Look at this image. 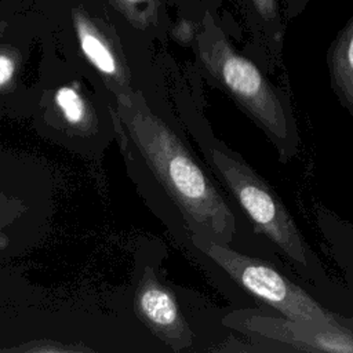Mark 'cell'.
I'll list each match as a JSON object with an SVG mask.
<instances>
[{"instance_id": "6da1fadb", "label": "cell", "mask_w": 353, "mask_h": 353, "mask_svg": "<svg viewBox=\"0 0 353 353\" xmlns=\"http://www.w3.org/2000/svg\"><path fill=\"white\" fill-rule=\"evenodd\" d=\"M116 119L183 216L190 236L230 244L236 216L182 139L141 92L116 94Z\"/></svg>"}, {"instance_id": "7a4b0ae2", "label": "cell", "mask_w": 353, "mask_h": 353, "mask_svg": "<svg viewBox=\"0 0 353 353\" xmlns=\"http://www.w3.org/2000/svg\"><path fill=\"white\" fill-rule=\"evenodd\" d=\"M197 54L207 76L262 131L279 161L287 164L299 156L302 139L288 90L239 54L210 18L197 36Z\"/></svg>"}, {"instance_id": "3957f363", "label": "cell", "mask_w": 353, "mask_h": 353, "mask_svg": "<svg viewBox=\"0 0 353 353\" xmlns=\"http://www.w3.org/2000/svg\"><path fill=\"white\" fill-rule=\"evenodd\" d=\"M208 164L248 216L255 232L303 268L312 266L313 252L288 208L273 186L239 153L212 135L203 141Z\"/></svg>"}, {"instance_id": "277c9868", "label": "cell", "mask_w": 353, "mask_h": 353, "mask_svg": "<svg viewBox=\"0 0 353 353\" xmlns=\"http://www.w3.org/2000/svg\"><path fill=\"white\" fill-rule=\"evenodd\" d=\"M193 245L214 261L241 288L292 320L319 324L336 323V314L325 310L306 291L283 276L269 262L239 252L230 244L190 236Z\"/></svg>"}, {"instance_id": "5b68a950", "label": "cell", "mask_w": 353, "mask_h": 353, "mask_svg": "<svg viewBox=\"0 0 353 353\" xmlns=\"http://www.w3.org/2000/svg\"><path fill=\"white\" fill-rule=\"evenodd\" d=\"M222 324L255 339L256 343H266L270 350H274L270 343H276L279 350L353 353V332L339 320L319 324L241 309L228 313Z\"/></svg>"}, {"instance_id": "8992f818", "label": "cell", "mask_w": 353, "mask_h": 353, "mask_svg": "<svg viewBox=\"0 0 353 353\" xmlns=\"http://www.w3.org/2000/svg\"><path fill=\"white\" fill-rule=\"evenodd\" d=\"M134 310L149 331L174 352L186 350L193 345L194 335L175 295L150 266L143 269L135 288Z\"/></svg>"}, {"instance_id": "52a82bcc", "label": "cell", "mask_w": 353, "mask_h": 353, "mask_svg": "<svg viewBox=\"0 0 353 353\" xmlns=\"http://www.w3.org/2000/svg\"><path fill=\"white\" fill-rule=\"evenodd\" d=\"M73 26L79 47L87 61L110 83L119 92H128V77L113 47L98 26L83 10L73 11Z\"/></svg>"}, {"instance_id": "ba28073f", "label": "cell", "mask_w": 353, "mask_h": 353, "mask_svg": "<svg viewBox=\"0 0 353 353\" xmlns=\"http://www.w3.org/2000/svg\"><path fill=\"white\" fill-rule=\"evenodd\" d=\"M327 68L331 90L353 120V17L331 43Z\"/></svg>"}, {"instance_id": "9c48e42d", "label": "cell", "mask_w": 353, "mask_h": 353, "mask_svg": "<svg viewBox=\"0 0 353 353\" xmlns=\"http://www.w3.org/2000/svg\"><path fill=\"white\" fill-rule=\"evenodd\" d=\"M250 1L263 25L266 46L269 48V52L273 58L277 59L281 48V36H283L277 0H250Z\"/></svg>"}, {"instance_id": "30bf717a", "label": "cell", "mask_w": 353, "mask_h": 353, "mask_svg": "<svg viewBox=\"0 0 353 353\" xmlns=\"http://www.w3.org/2000/svg\"><path fill=\"white\" fill-rule=\"evenodd\" d=\"M55 105L62 119L74 127H81L88 119V109L84 98L73 85H62L55 91Z\"/></svg>"}, {"instance_id": "8fae6325", "label": "cell", "mask_w": 353, "mask_h": 353, "mask_svg": "<svg viewBox=\"0 0 353 353\" xmlns=\"http://www.w3.org/2000/svg\"><path fill=\"white\" fill-rule=\"evenodd\" d=\"M116 4L135 25L139 26H146L149 18L154 15L153 0H116Z\"/></svg>"}, {"instance_id": "7c38bea8", "label": "cell", "mask_w": 353, "mask_h": 353, "mask_svg": "<svg viewBox=\"0 0 353 353\" xmlns=\"http://www.w3.org/2000/svg\"><path fill=\"white\" fill-rule=\"evenodd\" d=\"M8 350H15V352H33V353H59V352H80V350H90L88 347H81V346H72V345H65L57 341H34L18 347H11Z\"/></svg>"}, {"instance_id": "4fadbf2b", "label": "cell", "mask_w": 353, "mask_h": 353, "mask_svg": "<svg viewBox=\"0 0 353 353\" xmlns=\"http://www.w3.org/2000/svg\"><path fill=\"white\" fill-rule=\"evenodd\" d=\"M17 72V55L11 50L0 48V88L8 85Z\"/></svg>"}, {"instance_id": "5bb4252c", "label": "cell", "mask_w": 353, "mask_h": 353, "mask_svg": "<svg viewBox=\"0 0 353 353\" xmlns=\"http://www.w3.org/2000/svg\"><path fill=\"white\" fill-rule=\"evenodd\" d=\"M12 212H15V208L7 210V208H6V201H4V199H0V228L6 223L7 216H8L10 214H12Z\"/></svg>"}, {"instance_id": "9a60e30c", "label": "cell", "mask_w": 353, "mask_h": 353, "mask_svg": "<svg viewBox=\"0 0 353 353\" xmlns=\"http://www.w3.org/2000/svg\"><path fill=\"white\" fill-rule=\"evenodd\" d=\"M338 320H339L343 325H346V327L353 332V320H352V319H346V317H339V316H338Z\"/></svg>"}, {"instance_id": "2e32d148", "label": "cell", "mask_w": 353, "mask_h": 353, "mask_svg": "<svg viewBox=\"0 0 353 353\" xmlns=\"http://www.w3.org/2000/svg\"><path fill=\"white\" fill-rule=\"evenodd\" d=\"M291 1H298V3H299V1H302V0H291Z\"/></svg>"}]
</instances>
